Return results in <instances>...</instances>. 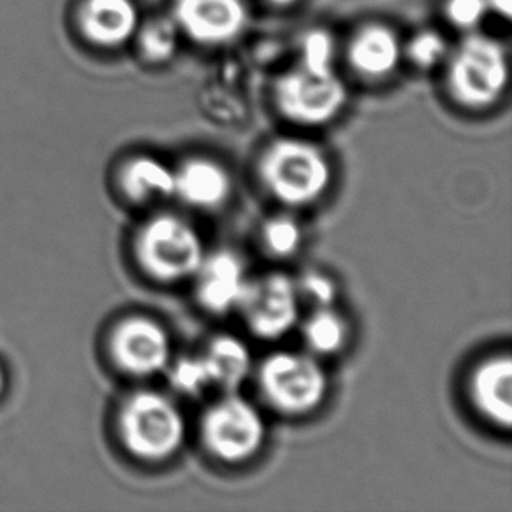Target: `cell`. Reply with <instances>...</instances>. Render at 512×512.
I'll use <instances>...</instances> for the list:
<instances>
[{"mask_svg":"<svg viewBox=\"0 0 512 512\" xmlns=\"http://www.w3.org/2000/svg\"><path fill=\"white\" fill-rule=\"evenodd\" d=\"M446 88L455 104L485 111L504 97L509 84V56L502 42L469 32L446 58Z\"/></svg>","mask_w":512,"mask_h":512,"instance_id":"obj_1","label":"cell"},{"mask_svg":"<svg viewBox=\"0 0 512 512\" xmlns=\"http://www.w3.org/2000/svg\"><path fill=\"white\" fill-rule=\"evenodd\" d=\"M259 175L273 198L289 207H305L326 193L331 165L319 146L282 137L266 147L259 161Z\"/></svg>","mask_w":512,"mask_h":512,"instance_id":"obj_2","label":"cell"},{"mask_svg":"<svg viewBox=\"0 0 512 512\" xmlns=\"http://www.w3.org/2000/svg\"><path fill=\"white\" fill-rule=\"evenodd\" d=\"M119 432L135 457L158 462L180 450L186 439V420L167 395L137 392L121 408Z\"/></svg>","mask_w":512,"mask_h":512,"instance_id":"obj_3","label":"cell"},{"mask_svg":"<svg viewBox=\"0 0 512 512\" xmlns=\"http://www.w3.org/2000/svg\"><path fill=\"white\" fill-rule=\"evenodd\" d=\"M273 102L292 125L315 128L340 116L348 90L338 72H315L296 63L277 77Z\"/></svg>","mask_w":512,"mask_h":512,"instance_id":"obj_4","label":"cell"},{"mask_svg":"<svg viewBox=\"0 0 512 512\" xmlns=\"http://www.w3.org/2000/svg\"><path fill=\"white\" fill-rule=\"evenodd\" d=\"M137 256L144 270L161 282L194 277L205 259L198 231L177 215L154 217L137 238Z\"/></svg>","mask_w":512,"mask_h":512,"instance_id":"obj_5","label":"cell"},{"mask_svg":"<svg viewBox=\"0 0 512 512\" xmlns=\"http://www.w3.org/2000/svg\"><path fill=\"white\" fill-rule=\"evenodd\" d=\"M264 397L285 415H306L319 408L329 388L319 360L298 352L271 353L259 373Z\"/></svg>","mask_w":512,"mask_h":512,"instance_id":"obj_6","label":"cell"},{"mask_svg":"<svg viewBox=\"0 0 512 512\" xmlns=\"http://www.w3.org/2000/svg\"><path fill=\"white\" fill-rule=\"evenodd\" d=\"M201 437L215 458L238 464L254 457L263 448L266 423L252 402L235 392H228L203 416Z\"/></svg>","mask_w":512,"mask_h":512,"instance_id":"obj_7","label":"cell"},{"mask_svg":"<svg viewBox=\"0 0 512 512\" xmlns=\"http://www.w3.org/2000/svg\"><path fill=\"white\" fill-rule=\"evenodd\" d=\"M301 303L294 278L268 273L250 278L238 310L252 333L263 340H277L298 324Z\"/></svg>","mask_w":512,"mask_h":512,"instance_id":"obj_8","label":"cell"},{"mask_svg":"<svg viewBox=\"0 0 512 512\" xmlns=\"http://www.w3.org/2000/svg\"><path fill=\"white\" fill-rule=\"evenodd\" d=\"M172 16L180 35L201 48H221L249 27L245 0H173Z\"/></svg>","mask_w":512,"mask_h":512,"instance_id":"obj_9","label":"cell"},{"mask_svg":"<svg viewBox=\"0 0 512 512\" xmlns=\"http://www.w3.org/2000/svg\"><path fill=\"white\" fill-rule=\"evenodd\" d=\"M112 353L119 366L135 376L161 373L170 364L172 343L167 331L154 320L132 317L112 336Z\"/></svg>","mask_w":512,"mask_h":512,"instance_id":"obj_10","label":"cell"},{"mask_svg":"<svg viewBox=\"0 0 512 512\" xmlns=\"http://www.w3.org/2000/svg\"><path fill=\"white\" fill-rule=\"evenodd\" d=\"M404 58L401 37L394 28L369 21L353 32L346 44V60L350 69L364 79H387L399 69Z\"/></svg>","mask_w":512,"mask_h":512,"instance_id":"obj_11","label":"cell"},{"mask_svg":"<svg viewBox=\"0 0 512 512\" xmlns=\"http://www.w3.org/2000/svg\"><path fill=\"white\" fill-rule=\"evenodd\" d=\"M194 277L196 296L212 313L238 310L250 280L242 259L228 250L205 256Z\"/></svg>","mask_w":512,"mask_h":512,"instance_id":"obj_12","label":"cell"},{"mask_svg":"<svg viewBox=\"0 0 512 512\" xmlns=\"http://www.w3.org/2000/svg\"><path fill=\"white\" fill-rule=\"evenodd\" d=\"M135 0H84L79 27L97 48L116 49L135 39L140 27Z\"/></svg>","mask_w":512,"mask_h":512,"instance_id":"obj_13","label":"cell"},{"mask_svg":"<svg viewBox=\"0 0 512 512\" xmlns=\"http://www.w3.org/2000/svg\"><path fill=\"white\" fill-rule=\"evenodd\" d=\"M472 399L476 408L495 423L509 429L512 422V360L499 355L486 360L472 376Z\"/></svg>","mask_w":512,"mask_h":512,"instance_id":"obj_14","label":"cell"},{"mask_svg":"<svg viewBox=\"0 0 512 512\" xmlns=\"http://www.w3.org/2000/svg\"><path fill=\"white\" fill-rule=\"evenodd\" d=\"M229 194V173L215 161L193 158L175 170V196H179L189 207H219L228 200Z\"/></svg>","mask_w":512,"mask_h":512,"instance_id":"obj_15","label":"cell"},{"mask_svg":"<svg viewBox=\"0 0 512 512\" xmlns=\"http://www.w3.org/2000/svg\"><path fill=\"white\" fill-rule=\"evenodd\" d=\"M201 355L207 364L212 385L222 388L226 394L235 392L249 376L252 367L249 348L238 338L217 336Z\"/></svg>","mask_w":512,"mask_h":512,"instance_id":"obj_16","label":"cell"},{"mask_svg":"<svg viewBox=\"0 0 512 512\" xmlns=\"http://www.w3.org/2000/svg\"><path fill=\"white\" fill-rule=\"evenodd\" d=\"M123 187L135 201L170 198L175 196V170L151 156H139L123 170Z\"/></svg>","mask_w":512,"mask_h":512,"instance_id":"obj_17","label":"cell"},{"mask_svg":"<svg viewBox=\"0 0 512 512\" xmlns=\"http://www.w3.org/2000/svg\"><path fill=\"white\" fill-rule=\"evenodd\" d=\"M179 28L172 16H154L151 20L140 21L135 39L139 42L140 55L153 65H163L172 60L179 51Z\"/></svg>","mask_w":512,"mask_h":512,"instance_id":"obj_18","label":"cell"},{"mask_svg":"<svg viewBox=\"0 0 512 512\" xmlns=\"http://www.w3.org/2000/svg\"><path fill=\"white\" fill-rule=\"evenodd\" d=\"M345 320L333 308H315L303 326V338L313 353L333 355L346 343Z\"/></svg>","mask_w":512,"mask_h":512,"instance_id":"obj_19","label":"cell"},{"mask_svg":"<svg viewBox=\"0 0 512 512\" xmlns=\"http://www.w3.org/2000/svg\"><path fill=\"white\" fill-rule=\"evenodd\" d=\"M450 55V44L441 32L434 28H425L413 34L404 46V56L418 70H434L446 62Z\"/></svg>","mask_w":512,"mask_h":512,"instance_id":"obj_20","label":"cell"},{"mask_svg":"<svg viewBox=\"0 0 512 512\" xmlns=\"http://www.w3.org/2000/svg\"><path fill=\"white\" fill-rule=\"evenodd\" d=\"M299 65L315 72H336V41L324 28H312L301 39Z\"/></svg>","mask_w":512,"mask_h":512,"instance_id":"obj_21","label":"cell"},{"mask_svg":"<svg viewBox=\"0 0 512 512\" xmlns=\"http://www.w3.org/2000/svg\"><path fill=\"white\" fill-rule=\"evenodd\" d=\"M168 378L177 392L191 397L201 395L208 388L214 387L203 355L175 360V364L168 369Z\"/></svg>","mask_w":512,"mask_h":512,"instance_id":"obj_22","label":"cell"},{"mask_svg":"<svg viewBox=\"0 0 512 512\" xmlns=\"http://www.w3.org/2000/svg\"><path fill=\"white\" fill-rule=\"evenodd\" d=\"M263 242L273 256H292L303 242V231L289 215H277L264 224Z\"/></svg>","mask_w":512,"mask_h":512,"instance_id":"obj_23","label":"cell"},{"mask_svg":"<svg viewBox=\"0 0 512 512\" xmlns=\"http://www.w3.org/2000/svg\"><path fill=\"white\" fill-rule=\"evenodd\" d=\"M299 298L310 303L313 308H331L338 296V287L333 278L322 271H306L303 277L296 280Z\"/></svg>","mask_w":512,"mask_h":512,"instance_id":"obj_24","label":"cell"},{"mask_svg":"<svg viewBox=\"0 0 512 512\" xmlns=\"http://www.w3.org/2000/svg\"><path fill=\"white\" fill-rule=\"evenodd\" d=\"M443 11L451 27L462 32H474L490 14L488 0H444Z\"/></svg>","mask_w":512,"mask_h":512,"instance_id":"obj_25","label":"cell"},{"mask_svg":"<svg viewBox=\"0 0 512 512\" xmlns=\"http://www.w3.org/2000/svg\"><path fill=\"white\" fill-rule=\"evenodd\" d=\"M488 11L509 21L512 16V0H488Z\"/></svg>","mask_w":512,"mask_h":512,"instance_id":"obj_26","label":"cell"},{"mask_svg":"<svg viewBox=\"0 0 512 512\" xmlns=\"http://www.w3.org/2000/svg\"><path fill=\"white\" fill-rule=\"evenodd\" d=\"M270 6L278 7V9H289V7L296 6L299 0H266Z\"/></svg>","mask_w":512,"mask_h":512,"instance_id":"obj_27","label":"cell"},{"mask_svg":"<svg viewBox=\"0 0 512 512\" xmlns=\"http://www.w3.org/2000/svg\"><path fill=\"white\" fill-rule=\"evenodd\" d=\"M2 388H4V374H2V369H0V392H2Z\"/></svg>","mask_w":512,"mask_h":512,"instance_id":"obj_28","label":"cell"}]
</instances>
